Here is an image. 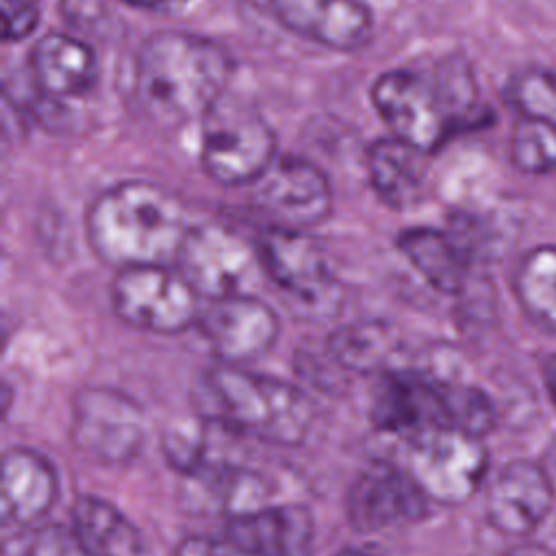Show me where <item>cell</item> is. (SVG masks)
I'll return each instance as SVG.
<instances>
[{"mask_svg":"<svg viewBox=\"0 0 556 556\" xmlns=\"http://www.w3.org/2000/svg\"><path fill=\"white\" fill-rule=\"evenodd\" d=\"M230 74L232 59L213 39L159 30L137 52L135 89L156 126L178 128L202 119L226 96Z\"/></svg>","mask_w":556,"mask_h":556,"instance_id":"6da1fadb","label":"cell"},{"mask_svg":"<svg viewBox=\"0 0 556 556\" xmlns=\"http://www.w3.org/2000/svg\"><path fill=\"white\" fill-rule=\"evenodd\" d=\"M371 102L391 137L424 154L484 115L478 85L465 61H441L432 70H391L371 85Z\"/></svg>","mask_w":556,"mask_h":556,"instance_id":"7a4b0ae2","label":"cell"},{"mask_svg":"<svg viewBox=\"0 0 556 556\" xmlns=\"http://www.w3.org/2000/svg\"><path fill=\"white\" fill-rule=\"evenodd\" d=\"M189 228L180 200L148 180L109 187L85 217L91 250L117 269L174 265Z\"/></svg>","mask_w":556,"mask_h":556,"instance_id":"3957f363","label":"cell"},{"mask_svg":"<svg viewBox=\"0 0 556 556\" xmlns=\"http://www.w3.org/2000/svg\"><path fill=\"white\" fill-rule=\"evenodd\" d=\"M193 404L202 417L224 428L289 447L308 437L315 419V406L302 389L226 363L200 376Z\"/></svg>","mask_w":556,"mask_h":556,"instance_id":"277c9868","label":"cell"},{"mask_svg":"<svg viewBox=\"0 0 556 556\" xmlns=\"http://www.w3.org/2000/svg\"><path fill=\"white\" fill-rule=\"evenodd\" d=\"M276 146L263 113L237 96L226 93L202 117V167L219 185H254L278 159Z\"/></svg>","mask_w":556,"mask_h":556,"instance_id":"5b68a950","label":"cell"},{"mask_svg":"<svg viewBox=\"0 0 556 556\" xmlns=\"http://www.w3.org/2000/svg\"><path fill=\"white\" fill-rule=\"evenodd\" d=\"M254 248L261 267L282 291L295 317L324 321L339 313L343 302L341 285L330 274L324 250L311 235L267 226Z\"/></svg>","mask_w":556,"mask_h":556,"instance_id":"8992f818","label":"cell"},{"mask_svg":"<svg viewBox=\"0 0 556 556\" xmlns=\"http://www.w3.org/2000/svg\"><path fill=\"white\" fill-rule=\"evenodd\" d=\"M117 317L139 330L176 334L198 321V293L165 265L119 269L111 282Z\"/></svg>","mask_w":556,"mask_h":556,"instance_id":"52a82bcc","label":"cell"},{"mask_svg":"<svg viewBox=\"0 0 556 556\" xmlns=\"http://www.w3.org/2000/svg\"><path fill=\"white\" fill-rule=\"evenodd\" d=\"M146 426L139 404L109 387H87L72 402V445L104 465L130 463L143 445Z\"/></svg>","mask_w":556,"mask_h":556,"instance_id":"ba28073f","label":"cell"},{"mask_svg":"<svg viewBox=\"0 0 556 556\" xmlns=\"http://www.w3.org/2000/svg\"><path fill=\"white\" fill-rule=\"evenodd\" d=\"M408 473L439 504L467 502L482 482L486 452L478 437L437 428L408 439Z\"/></svg>","mask_w":556,"mask_h":556,"instance_id":"9c48e42d","label":"cell"},{"mask_svg":"<svg viewBox=\"0 0 556 556\" xmlns=\"http://www.w3.org/2000/svg\"><path fill=\"white\" fill-rule=\"evenodd\" d=\"M254 206L271 228L308 230L332 211V191L326 174L306 159L278 156L252 185Z\"/></svg>","mask_w":556,"mask_h":556,"instance_id":"30bf717a","label":"cell"},{"mask_svg":"<svg viewBox=\"0 0 556 556\" xmlns=\"http://www.w3.org/2000/svg\"><path fill=\"white\" fill-rule=\"evenodd\" d=\"M256 248H252L243 237L230 228L213 222L191 226L174 269L185 278V282L204 300H222L241 293L243 280L252 271Z\"/></svg>","mask_w":556,"mask_h":556,"instance_id":"8fae6325","label":"cell"},{"mask_svg":"<svg viewBox=\"0 0 556 556\" xmlns=\"http://www.w3.org/2000/svg\"><path fill=\"white\" fill-rule=\"evenodd\" d=\"M428 495L406 469L376 463L352 482L345 500L348 521L358 532H384L421 521Z\"/></svg>","mask_w":556,"mask_h":556,"instance_id":"7c38bea8","label":"cell"},{"mask_svg":"<svg viewBox=\"0 0 556 556\" xmlns=\"http://www.w3.org/2000/svg\"><path fill=\"white\" fill-rule=\"evenodd\" d=\"M195 324L213 354L222 363L239 367L267 354L280 332L274 308L245 293L211 300Z\"/></svg>","mask_w":556,"mask_h":556,"instance_id":"4fadbf2b","label":"cell"},{"mask_svg":"<svg viewBox=\"0 0 556 556\" xmlns=\"http://www.w3.org/2000/svg\"><path fill=\"white\" fill-rule=\"evenodd\" d=\"M371 421L380 432L406 439L450 428L445 382L408 369L382 374L374 391Z\"/></svg>","mask_w":556,"mask_h":556,"instance_id":"5bb4252c","label":"cell"},{"mask_svg":"<svg viewBox=\"0 0 556 556\" xmlns=\"http://www.w3.org/2000/svg\"><path fill=\"white\" fill-rule=\"evenodd\" d=\"M291 33L330 50L352 52L369 43L374 15L365 0H269Z\"/></svg>","mask_w":556,"mask_h":556,"instance_id":"9a60e30c","label":"cell"},{"mask_svg":"<svg viewBox=\"0 0 556 556\" xmlns=\"http://www.w3.org/2000/svg\"><path fill=\"white\" fill-rule=\"evenodd\" d=\"M554 491L545 471L530 460L508 463L486 491V519L508 536L534 532L552 508Z\"/></svg>","mask_w":556,"mask_h":556,"instance_id":"2e32d148","label":"cell"},{"mask_svg":"<svg viewBox=\"0 0 556 556\" xmlns=\"http://www.w3.org/2000/svg\"><path fill=\"white\" fill-rule=\"evenodd\" d=\"M226 536L254 556H313L315 517L302 504H267L230 517Z\"/></svg>","mask_w":556,"mask_h":556,"instance_id":"e0dca14e","label":"cell"},{"mask_svg":"<svg viewBox=\"0 0 556 556\" xmlns=\"http://www.w3.org/2000/svg\"><path fill=\"white\" fill-rule=\"evenodd\" d=\"M59 497L52 463L30 447H11L2 456L0 519L4 526H35Z\"/></svg>","mask_w":556,"mask_h":556,"instance_id":"ac0fdd59","label":"cell"},{"mask_svg":"<svg viewBox=\"0 0 556 556\" xmlns=\"http://www.w3.org/2000/svg\"><path fill=\"white\" fill-rule=\"evenodd\" d=\"M30 70L43 96L78 98L98 80V56L89 43L65 33H50L35 43Z\"/></svg>","mask_w":556,"mask_h":556,"instance_id":"d6986e66","label":"cell"},{"mask_svg":"<svg viewBox=\"0 0 556 556\" xmlns=\"http://www.w3.org/2000/svg\"><path fill=\"white\" fill-rule=\"evenodd\" d=\"M72 528L91 556H150L139 528L102 497L78 495Z\"/></svg>","mask_w":556,"mask_h":556,"instance_id":"ffe728a7","label":"cell"},{"mask_svg":"<svg viewBox=\"0 0 556 556\" xmlns=\"http://www.w3.org/2000/svg\"><path fill=\"white\" fill-rule=\"evenodd\" d=\"M397 248L434 291L443 295H458L463 291L467 256L452 235L417 226L400 232Z\"/></svg>","mask_w":556,"mask_h":556,"instance_id":"44dd1931","label":"cell"},{"mask_svg":"<svg viewBox=\"0 0 556 556\" xmlns=\"http://www.w3.org/2000/svg\"><path fill=\"white\" fill-rule=\"evenodd\" d=\"M424 152L395 137L378 139L369 148V182L384 204L406 208L417 202L424 182Z\"/></svg>","mask_w":556,"mask_h":556,"instance_id":"7402d4cb","label":"cell"},{"mask_svg":"<svg viewBox=\"0 0 556 556\" xmlns=\"http://www.w3.org/2000/svg\"><path fill=\"white\" fill-rule=\"evenodd\" d=\"M400 352L393 330L380 321H356L341 326L328 337V354L334 363L356 374H387Z\"/></svg>","mask_w":556,"mask_h":556,"instance_id":"603a6c76","label":"cell"},{"mask_svg":"<svg viewBox=\"0 0 556 556\" xmlns=\"http://www.w3.org/2000/svg\"><path fill=\"white\" fill-rule=\"evenodd\" d=\"M513 291L534 324L556 330V245L532 248L519 261Z\"/></svg>","mask_w":556,"mask_h":556,"instance_id":"cb8c5ba5","label":"cell"},{"mask_svg":"<svg viewBox=\"0 0 556 556\" xmlns=\"http://www.w3.org/2000/svg\"><path fill=\"white\" fill-rule=\"evenodd\" d=\"M195 478L204 484L208 500L215 502L228 519L258 510L269 502V484L265 478L245 467L206 463Z\"/></svg>","mask_w":556,"mask_h":556,"instance_id":"d4e9b609","label":"cell"},{"mask_svg":"<svg viewBox=\"0 0 556 556\" xmlns=\"http://www.w3.org/2000/svg\"><path fill=\"white\" fill-rule=\"evenodd\" d=\"M510 159L526 174L556 172V124L519 115L510 135Z\"/></svg>","mask_w":556,"mask_h":556,"instance_id":"484cf974","label":"cell"},{"mask_svg":"<svg viewBox=\"0 0 556 556\" xmlns=\"http://www.w3.org/2000/svg\"><path fill=\"white\" fill-rule=\"evenodd\" d=\"M4 556H91L74 528L61 523H35L20 528L2 545Z\"/></svg>","mask_w":556,"mask_h":556,"instance_id":"4316f807","label":"cell"},{"mask_svg":"<svg viewBox=\"0 0 556 556\" xmlns=\"http://www.w3.org/2000/svg\"><path fill=\"white\" fill-rule=\"evenodd\" d=\"M510 104L521 117L556 124V72L549 67H526L506 87Z\"/></svg>","mask_w":556,"mask_h":556,"instance_id":"83f0119b","label":"cell"},{"mask_svg":"<svg viewBox=\"0 0 556 556\" xmlns=\"http://www.w3.org/2000/svg\"><path fill=\"white\" fill-rule=\"evenodd\" d=\"M445 406L450 428L463 430L478 439L486 434L497 419L491 397L482 389L471 384L445 382Z\"/></svg>","mask_w":556,"mask_h":556,"instance_id":"f1b7e54d","label":"cell"},{"mask_svg":"<svg viewBox=\"0 0 556 556\" xmlns=\"http://www.w3.org/2000/svg\"><path fill=\"white\" fill-rule=\"evenodd\" d=\"M163 454L174 469L195 476L208 463L204 432L195 424L167 426L163 434Z\"/></svg>","mask_w":556,"mask_h":556,"instance_id":"f546056e","label":"cell"},{"mask_svg":"<svg viewBox=\"0 0 556 556\" xmlns=\"http://www.w3.org/2000/svg\"><path fill=\"white\" fill-rule=\"evenodd\" d=\"M39 24V7L35 0H2V39L20 41Z\"/></svg>","mask_w":556,"mask_h":556,"instance_id":"4dcf8cb0","label":"cell"},{"mask_svg":"<svg viewBox=\"0 0 556 556\" xmlns=\"http://www.w3.org/2000/svg\"><path fill=\"white\" fill-rule=\"evenodd\" d=\"M174 556H254L228 539H208V536H185Z\"/></svg>","mask_w":556,"mask_h":556,"instance_id":"1f68e13d","label":"cell"},{"mask_svg":"<svg viewBox=\"0 0 556 556\" xmlns=\"http://www.w3.org/2000/svg\"><path fill=\"white\" fill-rule=\"evenodd\" d=\"M545 387H547V391L552 395V402L556 404V367H549V371L545 376Z\"/></svg>","mask_w":556,"mask_h":556,"instance_id":"d6a6232c","label":"cell"},{"mask_svg":"<svg viewBox=\"0 0 556 556\" xmlns=\"http://www.w3.org/2000/svg\"><path fill=\"white\" fill-rule=\"evenodd\" d=\"M124 2H128V4H132V7L154 9V7H159V4H163V2H167V0H124Z\"/></svg>","mask_w":556,"mask_h":556,"instance_id":"836d02e7","label":"cell"},{"mask_svg":"<svg viewBox=\"0 0 556 556\" xmlns=\"http://www.w3.org/2000/svg\"><path fill=\"white\" fill-rule=\"evenodd\" d=\"M337 556H380V554H374V552H367V549H343Z\"/></svg>","mask_w":556,"mask_h":556,"instance_id":"e575fe53","label":"cell"},{"mask_svg":"<svg viewBox=\"0 0 556 556\" xmlns=\"http://www.w3.org/2000/svg\"><path fill=\"white\" fill-rule=\"evenodd\" d=\"M554 2H556V0H554Z\"/></svg>","mask_w":556,"mask_h":556,"instance_id":"d590c367","label":"cell"}]
</instances>
